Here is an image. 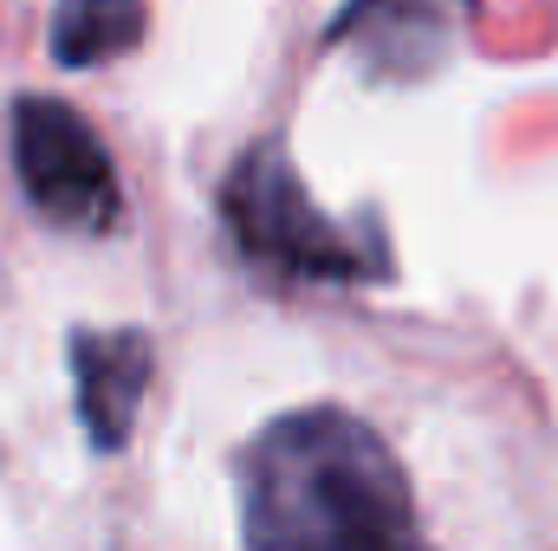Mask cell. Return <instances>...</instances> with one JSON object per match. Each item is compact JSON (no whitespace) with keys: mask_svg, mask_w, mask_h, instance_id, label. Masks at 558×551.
<instances>
[{"mask_svg":"<svg viewBox=\"0 0 558 551\" xmlns=\"http://www.w3.org/2000/svg\"><path fill=\"white\" fill-rule=\"evenodd\" d=\"M221 215H228L234 247L274 279H338V285H351V279L390 273L377 241H357L351 228H338L305 195V182L292 175L279 143H260L234 162V175L221 188Z\"/></svg>","mask_w":558,"mask_h":551,"instance_id":"obj_2","label":"cell"},{"mask_svg":"<svg viewBox=\"0 0 558 551\" xmlns=\"http://www.w3.org/2000/svg\"><path fill=\"white\" fill-rule=\"evenodd\" d=\"M149 331H72V377H78V421L98 454L131 441L143 383H149Z\"/></svg>","mask_w":558,"mask_h":551,"instance_id":"obj_5","label":"cell"},{"mask_svg":"<svg viewBox=\"0 0 558 551\" xmlns=\"http://www.w3.org/2000/svg\"><path fill=\"white\" fill-rule=\"evenodd\" d=\"M143 26H149L143 0H59L52 52H59V65H105L137 46Z\"/></svg>","mask_w":558,"mask_h":551,"instance_id":"obj_6","label":"cell"},{"mask_svg":"<svg viewBox=\"0 0 558 551\" xmlns=\"http://www.w3.org/2000/svg\"><path fill=\"white\" fill-rule=\"evenodd\" d=\"M13 169L26 201L72 234H111L124 221V195H118V169L98 131L59 105V98H20L13 105Z\"/></svg>","mask_w":558,"mask_h":551,"instance_id":"obj_3","label":"cell"},{"mask_svg":"<svg viewBox=\"0 0 558 551\" xmlns=\"http://www.w3.org/2000/svg\"><path fill=\"white\" fill-rule=\"evenodd\" d=\"M468 20H474V0H351L338 13L331 39L357 46L371 72L422 78L454 52Z\"/></svg>","mask_w":558,"mask_h":551,"instance_id":"obj_4","label":"cell"},{"mask_svg":"<svg viewBox=\"0 0 558 551\" xmlns=\"http://www.w3.org/2000/svg\"><path fill=\"white\" fill-rule=\"evenodd\" d=\"M416 506L390 448L344 409H299L241 461V539L247 546H410Z\"/></svg>","mask_w":558,"mask_h":551,"instance_id":"obj_1","label":"cell"}]
</instances>
